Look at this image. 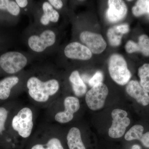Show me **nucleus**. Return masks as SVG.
I'll list each match as a JSON object with an SVG mask.
<instances>
[{
  "mask_svg": "<svg viewBox=\"0 0 149 149\" xmlns=\"http://www.w3.org/2000/svg\"><path fill=\"white\" fill-rule=\"evenodd\" d=\"M28 93L30 97L38 102H47L49 97L58 91L59 84L55 79L42 82L37 77H30L27 82Z\"/></svg>",
  "mask_w": 149,
  "mask_h": 149,
  "instance_id": "1",
  "label": "nucleus"
},
{
  "mask_svg": "<svg viewBox=\"0 0 149 149\" xmlns=\"http://www.w3.org/2000/svg\"><path fill=\"white\" fill-rule=\"evenodd\" d=\"M109 71L112 79L119 85H126L131 77L125 59L118 54H113L110 57Z\"/></svg>",
  "mask_w": 149,
  "mask_h": 149,
  "instance_id": "2",
  "label": "nucleus"
},
{
  "mask_svg": "<svg viewBox=\"0 0 149 149\" xmlns=\"http://www.w3.org/2000/svg\"><path fill=\"white\" fill-rule=\"evenodd\" d=\"M33 114L29 108L25 107L20 110L17 115L14 117L12 123L14 130L18 132L19 135L24 138L30 136L33 126Z\"/></svg>",
  "mask_w": 149,
  "mask_h": 149,
  "instance_id": "3",
  "label": "nucleus"
},
{
  "mask_svg": "<svg viewBox=\"0 0 149 149\" xmlns=\"http://www.w3.org/2000/svg\"><path fill=\"white\" fill-rule=\"evenodd\" d=\"M27 59L18 52H11L3 54L0 57V65L6 72L14 74L26 66Z\"/></svg>",
  "mask_w": 149,
  "mask_h": 149,
  "instance_id": "4",
  "label": "nucleus"
},
{
  "mask_svg": "<svg viewBox=\"0 0 149 149\" xmlns=\"http://www.w3.org/2000/svg\"><path fill=\"white\" fill-rule=\"evenodd\" d=\"M109 93L107 86L103 83L92 87L87 92L85 101L88 107L93 111L102 109Z\"/></svg>",
  "mask_w": 149,
  "mask_h": 149,
  "instance_id": "5",
  "label": "nucleus"
},
{
  "mask_svg": "<svg viewBox=\"0 0 149 149\" xmlns=\"http://www.w3.org/2000/svg\"><path fill=\"white\" fill-rule=\"evenodd\" d=\"M127 112L123 110L116 109L111 113L112 124L109 130V135L113 139L122 137L130 125V119L127 117Z\"/></svg>",
  "mask_w": 149,
  "mask_h": 149,
  "instance_id": "6",
  "label": "nucleus"
},
{
  "mask_svg": "<svg viewBox=\"0 0 149 149\" xmlns=\"http://www.w3.org/2000/svg\"><path fill=\"white\" fill-rule=\"evenodd\" d=\"M56 41V35L53 31L47 30L44 31L40 36L33 35L28 39L29 47L37 52H41L48 47L52 46Z\"/></svg>",
  "mask_w": 149,
  "mask_h": 149,
  "instance_id": "7",
  "label": "nucleus"
},
{
  "mask_svg": "<svg viewBox=\"0 0 149 149\" xmlns=\"http://www.w3.org/2000/svg\"><path fill=\"white\" fill-rule=\"evenodd\" d=\"M80 37L81 42L93 54H101L106 48L107 43L100 34L84 31L80 34Z\"/></svg>",
  "mask_w": 149,
  "mask_h": 149,
  "instance_id": "8",
  "label": "nucleus"
},
{
  "mask_svg": "<svg viewBox=\"0 0 149 149\" xmlns=\"http://www.w3.org/2000/svg\"><path fill=\"white\" fill-rule=\"evenodd\" d=\"M65 109L63 111L56 113L55 116L56 121L60 123L69 122L73 119V114L80 108V102L77 98L74 97H67L64 101Z\"/></svg>",
  "mask_w": 149,
  "mask_h": 149,
  "instance_id": "9",
  "label": "nucleus"
},
{
  "mask_svg": "<svg viewBox=\"0 0 149 149\" xmlns=\"http://www.w3.org/2000/svg\"><path fill=\"white\" fill-rule=\"evenodd\" d=\"M107 10V19L110 22L115 23L123 19L127 13V7L123 1L109 0Z\"/></svg>",
  "mask_w": 149,
  "mask_h": 149,
  "instance_id": "10",
  "label": "nucleus"
},
{
  "mask_svg": "<svg viewBox=\"0 0 149 149\" xmlns=\"http://www.w3.org/2000/svg\"><path fill=\"white\" fill-rule=\"evenodd\" d=\"M64 53L68 58L81 60H88L92 56V53L87 47L77 42L68 45L65 49Z\"/></svg>",
  "mask_w": 149,
  "mask_h": 149,
  "instance_id": "11",
  "label": "nucleus"
},
{
  "mask_svg": "<svg viewBox=\"0 0 149 149\" xmlns=\"http://www.w3.org/2000/svg\"><path fill=\"white\" fill-rule=\"evenodd\" d=\"M126 91L128 95L136 100L137 102L144 106L149 104L148 93L142 88L136 80H131L126 85Z\"/></svg>",
  "mask_w": 149,
  "mask_h": 149,
  "instance_id": "12",
  "label": "nucleus"
},
{
  "mask_svg": "<svg viewBox=\"0 0 149 149\" xmlns=\"http://www.w3.org/2000/svg\"><path fill=\"white\" fill-rule=\"evenodd\" d=\"M69 149H86L82 139L80 130L73 127L70 130L67 136Z\"/></svg>",
  "mask_w": 149,
  "mask_h": 149,
  "instance_id": "13",
  "label": "nucleus"
},
{
  "mask_svg": "<svg viewBox=\"0 0 149 149\" xmlns=\"http://www.w3.org/2000/svg\"><path fill=\"white\" fill-rule=\"evenodd\" d=\"M69 80L75 95L78 97L84 95L87 92V86L80 77L79 72L77 70L72 72L70 76Z\"/></svg>",
  "mask_w": 149,
  "mask_h": 149,
  "instance_id": "14",
  "label": "nucleus"
},
{
  "mask_svg": "<svg viewBox=\"0 0 149 149\" xmlns=\"http://www.w3.org/2000/svg\"><path fill=\"white\" fill-rule=\"evenodd\" d=\"M44 14L40 19V22L43 25H46L49 24L50 22H56L59 18V14L56 10L53 8L49 3L45 2L42 5Z\"/></svg>",
  "mask_w": 149,
  "mask_h": 149,
  "instance_id": "15",
  "label": "nucleus"
},
{
  "mask_svg": "<svg viewBox=\"0 0 149 149\" xmlns=\"http://www.w3.org/2000/svg\"><path fill=\"white\" fill-rule=\"evenodd\" d=\"M18 82V78L16 76L6 77L0 81V99L5 100L8 98L12 88Z\"/></svg>",
  "mask_w": 149,
  "mask_h": 149,
  "instance_id": "16",
  "label": "nucleus"
},
{
  "mask_svg": "<svg viewBox=\"0 0 149 149\" xmlns=\"http://www.w3.org/2000/svg\"><path fill=\"white\" fill-rule=\"evenodd\" d=\"M138 74L140 85L147 93H149V64L146 63L139 68Z\"/></svg>",
  "mask_w": 149,
  "mask_h": 149,
  "instance_id": "17",
  "label": "nucleus"
},
{
  "mask_svg": "<svg viewBox=\"0 0 149 149\" xmlns=\"http://www.w3.org/2000/svg\"><path fill=\"white\" fill-rule=\"evenodd\" d=\"M144 128L140 125H136L129 129L126 133L125 136V139L127 141L138 140L141 141L143 136Z\"/></svg>",
  "mask_w": 149,
  "mask_h": 149,
  "instance_id": "18",
  "label": "nucleus"
},
{
  "mask_svg": "<svg viewBox=\"0 0 149 149\" xmlns=\"http://www.w3.org/2000/svg\"><path fill=\"white\" fill-rule=\"evenodd\" d=\"M0 10H7L14 16H17L20 13V9L16 2L9 0H0Z\"/></svg>",
  "mask_w": 149,
  "mask_h": 149,
  "instance_id": "19",
  "label": "nucleus"
},
{
  "mask_svg": "<svg viewBox=\"0 0 149 149\" xmlns=\"http://www.w3.org/2000/svg\"><path fill=\"white\" fill-rule=\"evenodd\" d=\"M149 7V1H138L135 6L132 8V13L135 16H140L144 14L148 13Z\"/></svg>",
  "mask_w": 149,
  "mask_h": 149,
  "instance_id": "20",
  "label": "nucleus"
},
{
  "mask_svg": "<svg viewBox=\"0 0 149 149\" xmlns=\"http://www.w3.org/2000/svg\"><path fill=\"white\" fill-rule=\"evenodd\" d=\"M108 39L111 45L117 47L121 44L123 35L118 33L114 27L108 29L107 33Z\"/></svg>",
  "mask_w": 149,
  "mask_h": 149,
  "instance_id": "21",
  "label": "nucleus"
},
{
  "mask_svg": "<svg viewBox=\"0 0 149 149\" xmlns=\"http://www.w3.org/2000/svg\"><path fill=\"white\" fill-rule=\"evenodd\" d=\"M31 149H63L60 141L56 138L50 139L45 145L37 144Z\"/></svg>",
  "mask_w": 149,
  "mask_h": 149,
  "instance_id": "22",
  "label": "nucleus"
},
{
  "mask_svg": "<svg viewBox=\"0 0 149 149\" xmlns=\"http://www.w3.org/2000/svg\"><path fill=\"white\" fill-rule=\"evenodd\" d=\"M137 44L139 52L146 56H149V37L146 35H141L139 37V42Z\"/></svg>",
  "mask_w": 149,
  "mask_h": 149,
  "instance_id": "23",
  "label": "nucleus"
},
{
  "mask_svg": "<svg viewBox=\"0 0 149 149\" xmlns=\"http://www.w3.org/2000/svg\"><path fill=\"white\" fill-rule=\"evenodd\" d=\"M103 80V74L102 72L98 71L96 72L93 77L89 80V84L91 87L102 83Z\"/></svg>",
  "mask_w": 149,
  "mask_h": 149,
  "instance_id": "24",
  "label": "nucleus"
},
{
  "mask_svg": "<svg viewBox=\"0 0 149 149\" xmlns=\"http://www.w3.org/2000/svg\"><path fill=\"white\" fill-rule=\"evenodd\" d=\"M8 116V112L3 107H0V133L5 129V124Z\"/></svg>",
  "mask_w": 149,
  "mask_h": 149,
  "instance_id": "25",
  "label": "nucleus"
},
{
  "mask_svg": "<svg viewBox=\"0 0 149 149\" xmlns=\"http://www.w3.org/2000/svg\"><path fill=\"white\" fill-rule=\"evenodd\" d=\"M125 49L127 52L129 54L139 52L138 44L131 40L128 41L126 43L125 46Z\"/></svg>",
  "mask_w": 149,
  "mask_h": 149,
  "instance_id": "26",
  "label": "nucleus"
},
{
  "mask_svg": "<svg viewBox=\"0 0 149 149\" xmlns=\"http://www.w3.org/2000/svg\"><path fill=\"white\" fill-rule=\"evenodd\" d=\"M114 27L118 33L122 35L128 33L129 31V25L127 24H120L117 26H115Z\"/></svg>",
  "mask_w": 149,
  "mask_h": 149,
  "instance_id": "27",
  "label": "nucleus"
},
{
  "mask_svg": "<svg viewBox=\"0 0 149 149\" xmlns=\"http://www.w3.org/2000/svg\"><path fill=\"white\" fill-rule=\"evenodd\" d=\"M140 141L144 146L149 148V132L143 134V137Z\"/></svg>",
  "mask_w": 149,
  "mask_h": 149,
  "instance_id": "28",
  "label": "nucleus"
},
{
  "mask_svg": "<svg viewBox=\"0 0 149 149\" xmlns=\"http://www.w3.org/2000/svg\"><path fill=\"white\" fill-rule=\"evenodd\" d=\"M49 2L50 3L52 6L57 9L61 8L63 6V3L61 0H49Z\"/></svg>",
  "mask_w": 149,
  "mask_h": 149,
  "instance_id": "29",
  "label": "nucleus"
},
{
  "mask_svg": "<svg viewBox=\"0 0 149 149\" xmlns=\"http://www.w3.org/2000/svg\"><path fill=\"white\" fill-rule=\"evenodd\" d=\"M16 2L19 6L21 8L25 7L28 4L27 0H16Z\"/></svg>",
  "mask_w": 149,
  "mask_h": 149,
  "instance_id": "30",
  "label": "nucleus"
},
{
  "mask_svg": "<svg viewBox=\"0 0 149 149\" xmlns=\"http://www.w3.org/2000/svg\"><path fill=\"white\" fill-rule=\"evenodd\" d=\"M131 149H141V148L139 145H134Z\"/></svg>",
  "mask_w": 149,
  "mask_h": 149,
  "instance_id": "31",
  "label": "nucleus"
},
{
  "mask_svg": "<svg viewBox=\"0 0 149 149\" xmlns=\"http://www.w3.org/2000/svg\"><path fill=\"white\" fill-rule=\"evenodd\" d=\"M148 13L149 14V8H148Z\"/></svg>",
  "mask_w": 149,
  "mask_h": 149,
  "instance_id": "32",
  "label": "nucleus"
}]
</instances>
